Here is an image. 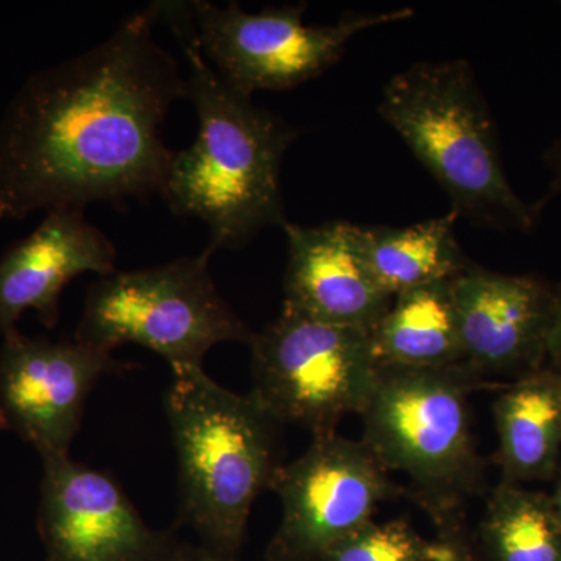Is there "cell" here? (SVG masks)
Instances as JSON below:
<instances>
[{"instance_id":"24","label":"cell","mask_w":561,"mask_h":561,"mask_svg":"<svg viewBox=\"0 0 561 561\" xmlns=\"http://www.w3.org/2000/svg\"><path fill=\"white\" fill-rule=\"evenodd\" d=\"M437 561H474L471 559L470 553L465 552L463 549L457 545H453L451 549L438 559Z\"/></svg>"},{"instance_id":"22","label":"cell","mask_w":561,"mask_h":561,"mask_svg":"<svg viewBox=\"0 0 561 561\" xmlns=\"http://www.w3.org/2000/svg\"><path fill=\"white\" fill-rule=\"evenodd\" d=\"M545 161L548 162L549 169L552 171L551 186L546 191L545 197L540 202L535 203L537 208L542 210L548 203L561 194V136L556 142L549 147L545 153Z\"/></svg>"},{"instance_id":"13","label":"cell","mask_w":561,"mask_h":561,"mask_svg":"<svg viewBox=\"0 0 561 561\" xmlns=\"http://www.w3.org/2000/svg\"><path fill=\"white\" fill-rule=\"evenodd\" d=\"M116 262L113 242L84 219L83 209L47 210L35 231L0 257V334L16 330L27 311L54 328L70 280L83 273L113 275Z\"/></svg>"},{"instance_id":"3","label":"cell","mask_w":561,"mask_h":561,"mask_svg":"<svg viewBox=\"0 0 561 561\" xmlns=\"http://www.w3.org/2000/svg\"><path fill=\"white\" fill-rule=\"evenodd\" d=\"M164 412L179 460L180 522L214 556L238 561L254 501L280 467L279 423L203 368H173Z\"/></svg>"},{"instance_id":"4","label":"cell","mask_w":561,"mask_h":561,"mask_svg":"<svg viewBox=\"0 0 561 561\" xmlns=\"http://www.w3.org/2000/svg\"><path fill=\"white\" fill-rule=\"evenodd\" d=\"M378 113L479 227L530 232L541 210L505 176L496 125L470 62H416L390 79Z\"/></svg>"},{"instance_id":"1","label":"cell","mask_w":561,"mask_h":561,"mask_svg":"<svg viewBox=\"0 0 561 561\" xmlns=\"http://www.w3.org/2000/svg\"><path fill=\"white\" fill-rule=\"evenodd\" d=\"M158 21L153 2L25 80L0 121V220L162 194L175 157L162 124L186 79Z\"/></svg>"},{"instance_id":"23","label":"cell","mask_w":561,"mask_h":561,"mask_svg":"<svg viewBox=\"0 0 561 561\" xmlns=\"http://www.w3.org/2000/svg\"><path fill=\"white\" fill-rule=\"evenodd\" d=\"M553 479H556V486H553L552 493L548 494L549 504H551L553 515H556L557 522H559L561 527V465Z\"/></svg>"},{"instance_id":"2","label":"cell","mask_w":561,"mask_h":561,"mask_svg":"<svg viewBox=\"0 0 561 561\" xmlns=\"http://www.w3.org/2000/svg\"><path fill=\"white\" fill-rule=\"evenodd\" d=\"M157 5L190 62L186 98L198 117L197 138L175 151L161 195L173 213L208 225L209 249H242L286 225L280 161L298 133L220 79L198 46L190 2Z\"/></svg>"},{"instance_id":"16","label":"cell","mask_w":561,"mask_h":561,"mask_svg":"<svg viewBox=\"0 0 561 561\" xmlns=\"http://www.w3.org/2000/svg\"><path fill=\"white\" fill-rule=\"evenodd\" d=\"M457 210L411 227L351 225L354 242L373 278L390 297L451 280L472 264L456 238Z\"/></svg>"},{"instance_id":"10","label":"cell","mask_w":561,"mask_h":561,"mask_svg":"<svg viewBox=\"0 0 561 561\" xmlns=\"http://www.w3.org/2000/svg\"><path fill=\"white\" fill-rule=\"evenodd\" d=\"M125 370L113 351L73 339L51 342L18 330L0 346V427L39 453L68 456L79 434L84 404L103 375Z\"/></svg>"},{"instance_id":"9","label":"cell","mask_w":561,"mask_h":561,"mask_svg":"<svg viewBox=\"0 0 561 561\" xmlns=\"http://www.w3.org/2000/svg\"><path fill=\"white\" fill-rule=\"evenodd\" d=\"M271 490L283 516L268 561H316L375 522L379 505L400 491L364 442L337 432L313 437L298 459L280 465Z\"/></svg>"},{"instance_id":"7","label":"cell","mask_w":561,"mask_h":561,"mask_svg":"<svg viewBox=\"0 0 561 561\" xmlns=\"http://www.w3.org/2000/svg\"><path fill=\"white\" fill-rule=\"evenodd\" d=\"M249 346L251 397L273 420L305 427L312 437L334 434L350 413L360 415L381 375L368 332L287 308L254 332Z\"/></svg>"},{"instance_id":"12","label":"cell","mask_w":561,"mask_h":561,"mask_svg":"<svg viewBox=\"0 0 561 561\" xmlns=\"http://www.w3.org/2000/svg\"><path fill=\"white\" fill-rule=\"evenodd\" d=\"M463 365L478 376L545 367L552 284L471 264L451 280Z\"/></svg>"},{"instance_id":"17","label":"cell","mask_w":561,"mask_h":561,"mask_svg":"<svg viewBox=\"0 0 561 561\" xmlns=\"http://www.w3.org/2000/svg\"><path fill=\"white\" fill-rule=\"evenodd\" d=\"M453 280V279H451ZM451 280L402 291L370 332L381 368H448L463 364Z\"/></svg>"},{"instance_id":"20","label":"cell","mask_w":561,"mask_h":561,"mask_svg":"<svg viewBox=\"0 0 561 561\" xmlns=\"http://www.w3.org/2000/svg\"><path fill=\"white\" fill-rule=\"evenodd\" d=\"M546 360L561 375V283L553 286L551 319H549Z\"/></svg>"},{"instance_id":"8","label":"cell","mask_w":561,"mask_h":561,"mask_svg":"<svg viewBox=\"0 0 561 561\" xmlns=\"http://www.w3.org/2000/svg\"><path fill=\"white\" fill-rule=\"evenodd\" d=\"M198 46L206 61L232 90L286 91L327 72L341 60L357 33L409 20L413 10L346 13L337 24L306 25V3L247 13L238 2L221 7L190 2Z\"/></svg>"},{"instance_id":"21","label":"cell","mask_w":561,"mask_h":561,"mask_svg":"<svg viewBox=\"0 0 561 561\" xmlns=\"http://www.w3.org/2000/svg\"><path fill=\"white\" fill-rule=\"evenodd\" d=\"M157 561H224L214 556L205 546L191 545V542H181L172 540L169 548L161 553Z\"/></svg>"},{"instance_id":"5","label":"cell","mask_w":561,"mask_h":561,"mask_svg":"<svg viewBox=\"0 0 561 561\" xmlns=\"http://www.w3.org/2000/svg\"><path fill=\"white\" fill-rule=\"evenodd\" d=\"M481 376L467 365L381 368L364 438L383 470L401 471L434 515L446 516L481 482L468 397Z\"/></svg>"},{"instance_id":"18","label":"cell","mask_w":561,"mask_h":561,"mask_svg":"<svg viewBox=\"0 0 561 561\" xmlns=\"http://www.w3.org/2000/svg\"><path fill=\"white\" fill-rule=\"evenodd\" d=\"M479 535L491 561H561V527L548 494L515 483L491 491Z\"/></svg>"},{"instance_id":"6","label":"cell","mask_w":561,"mask_h":561,"mask_svg":"<svg viewBox=\"0 0 561 561\" xmlns=\"http://www.w3.org/2000/svg\"><path fill=\"white\" fill-rule=\"evenodd\" d=\"M206 247L195 256L140 271L116 272L92 284L76 341L113 351L127 343L149 348L173 368H203L224 342L249 345L254 332L214 284Z\"/></svg>"},{"instance_id":"19","label":"cell","mask_w":561,"mask_h":561,"mask_svg":"<svg viewBox=\"0 0 561 561\" xmlns=\"http://www.w3.org/2000/svg\"><path fill=\"white\" fill-rule=\"evenodd\" d=\"M453 542H432L402 519L371 522L316 561H437Z\"/></svg>"},{"instance_id":"15","label":"cell","mask_w":561,"mask_h":561,"mask_svg":"<svg viewBox=\"0 0 561 561\" xmlns=\"http://www.w3.org/2000/svg\"><path fill=\"white\" fill-rule=\"evenodd\" d=\"M502 482L549 481L561 456V375L551 367L519 376L493 404Z\"/></svg>"},{"instance_id":"11","label":"cell","mask_w":561,"mask_h":561,"mask_svg":"<svg viewBox=\"0 0 561 561\" xmlns=\"http://www.w3.org/2000/svg\"><path fill=\"white\" fill-rule=\"evenodd\" d=\"M38 530L47 561H157L173 538L151 529L110 474L43 457Z\"/></svg>"},{"instance_id":"14","label":"cell","mask_w":561,"mask_h":561,"mask_svg":"<svg viewBox=\"0 0 561 561\" xmlns=\"http://www.w3.org/2000/svg\"><path fill=\"white\" fill-rule=\"evenodd\" d=\"M283 308L335 327L375 330L393 297L381 289L354 242L351 224L317 227L286 221Z\"/></svg>"}]
</instances>
